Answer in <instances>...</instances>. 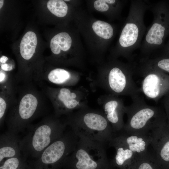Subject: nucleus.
<instances>
[{
    "instance_id": "nucleus-1",
    "label": "nucleus",
    "mask_w": 169,
    "mask_h": 169,
    "mask_svg": "<svg viewBox=\"0 0 169 169\" xmlns=\"http://www.w3.org/2000/svg\"><path fill=\"white\" fill-rule=\"evenodd\" d=\"M67 125L55 115L44 118L37 124L27 128L28 133L21 139L20 146L22 156L38 158L51 144L61 137Z\"/></svg>"
},
{
    "instance_id": "nucleus-2",
    "label": "nucleus",
    "mask_w": 169,
    "mask_h": 169,
    "mask_svg": "<svg viewBox=\"0 0 169 169\" xmlns=\"http://www.w3.org/2000/svg\"><path fill=\"white\" fill-rule=\"evenodd\" d=\"M149 8V5L145 1H131L128 15L119 39L118 51L129 63H133V53L141 46L146 30L144 16Z\"/></svg>"
},
{
    "instance_id": "nucleus-3",
    "label": "nucleus",
    "mask_w": 169,
    "mask_h": 169,
    "mask_svg": "<svg viewBox=\"0 0 169 169\" xmlns=\"http://www.w3.org/2000/svg\"><path fill=\"white\" fill-rule=\"evenodd\" d=\"M132 103L125 107L127 120L122 131L131 133H146L167 121L161 108L148 105L139 95L131 98Z\"/></svg>"
},
{
    "instance_id": "nucleus-4",
    "label": "nucleus",
    "mask_w": 169,
    "mask_h": 169,
    "mask_svg": "<svg viewBox=\"0 0 169 169\" xmlns=\"http://www.w3.org/2000/svg\"><path fill=\"white\" fill-rule=\"evenodd\" d=\"M66 121L79 138L106 145L115 134L105 116L98 112H81L75 116H70Z\"/></svg>"
},
{
    "instance_id": "nucleus-5",
    "label": "nucleus",
    "mask_w": 169,
    "mask_h": 169,
    "mask_svg": "<svg viewBox=\"0 0 169 169\" xmlns=\"http://www.w3.org/2000/svg\"><path fill=\"white\" fill-rule=\"evenodd\" d=\"M41 99L37 92L28 89L22 93L11 106L5 119L8 131L18 134L42 111Z\"/></svg>"
},
{
    "instance_id": "nucleus-6",
    "label": "nucleus",
    "mask_w": 169,
    "mask_h": 169,
    "mask_svg": "<svg viewBox=\"0 0 169 169\" xmlns=\"http://www.w3.org/2000/svg\"><path fill=\"white\" fill-rule=\"evenodd\" d=\"M106 145L79 138L75 150L66 158L63 166L68 169H110Z\"/></svg>"
},
{
    "instance_id": "nucleus-7",
    "label": "nucleus",
    "mask_w": 169,
    "mask_h": 169,
    "mask_svg": "<svg viewBox=\"0 0 169 169\" xmlns=\"http://www.w3.org/2000/svg\"><path fill=\"white\" fill-rule=\"evenodd\" d=\"M79 138L71 130L48 146L33 163L32 169H59L75 150Z\"/></svg>"
},
{
    "instance_id": "nucleus-8",
    "label": "nucleus",
    "mask_w": 169,
    "mask_h": 169,
    "mask_svg": "<svg viewBox=\"0 0 169 169\" xmlns=\"http://www.w3.org/2000/svg\"><path fill=\"white\" fill-rule=\"evenodd\" d=\"M161 4L149 5L153 13L152 23L147 29L140 47V62L146 61L162 44L166 32L165 13Z\"/></svg>"
},
{
    "instance_id": "nucleus-9",
    "label": "nucleus",
    "mask_w": 169,
    "mask_h": 169,
    "mask_svg": "<svg viewBox=\"0 0 169 169\" xmlns=\"http://www.w3.org/2000/svg\"><path fill=\"white\" fill-rule=\"evenodd\" d=\"M135 73L143 78L140 89L148 99L157 102L169 92V75L144 62L136 66Z\"/></svg>"
},
{
    "instance_id": "nucleus-10",
    "label": "nucleus",
    "mask_w": 169,
    "mask_h": 169,
    "mask_svg": "<svg viewBox=\"0 0 169 169\" xmlns=\"http://www.w3.org/2000/svg\"><path fill=\"white\" fill-rule=\"evenodd\" d=\"M111 66L108 74L110 90L116 95L129 96L131 98L139 95L140 89L133 79L136 66L133 63H116Z\"/></svg>"
},
{
    "instance_id": "nucleus-11",
    "label": "nucleus",
    "mask_w": 169,
    "mask_h": 169,
    "mask_svg": "<svg viewBox=\"0 0 169 169\" xmlns=\"http://www.w3.org/2000/svg\"><path fill=\"white\" fill-rule=\"evenodd\" d=\"M45 92L53 104L55 115L57 117L69 114L79 105L76 94L69 88L55 89L47 86L45 88Z\"/></svg>"
},
{
    "instance_id": "nucleus-12",
    "label": "nucleus",
    "mask_w": 169,
    "mask_h": 169,
    "mask_svg": "<svg viewBox=\"0 0 169 169\" xmlns=\"http://www.w3.org/2000/svg\"><path fill=\"white\" fill-rule=\"evenodd\" d=\"M151 134V145L156 157L166 169H169V126L167 121L153 129Z\"/></svg>"
},
{
    "instance_id": "nucleus-13",
    "label": "nucleus",
    "mask_w": 169,
    "mask_h": 169,
    "mask_svg": "<svg viewBox=\"0 0 169 169\" xmlns=\"http://www.w3.org/2000/svg\"><path fill=\"white\" fill-rule=\"evenodd\" d=\"M113 136L139 156L147 152V147L152 141L151 132L131 133L122 131L115 133Z\"/></svg>"
},
{
    "instance_id": "nucleus-14",
    "label": "nucleus",
    "mask_w": 169,
    "mask_h": 169,
    "mask_svg": "<svg viewBox=\"0 0 169 169\" xmlns=\"http://www.w3.org/2000/svg\"><path fill=\"white\" fill-rule=\"evenodd\" d=\"M108 145L115 149L116 153L112 161L115 166L119 169H136L139 156L114 136Z\"/></svg>"
},
{
    "instance_id": "nucleus-15",
    "label": "nucleus",
    "mask_w": 169,
    "mask_h": 169,
    "mask_svg": "<svg viewBox=\"0 0 169 169\" xmlns=\"http://www.w3.org/2000/svg\"><path fill=\"white\" fill-rule=\"evenodd\" d=\"M105 103L104 111L105 116L111 124L114 133L122 131L125 125L123 115L125 113V106L122 101L114 97H111Z\"/></svg>"
},
{
    "instance_id": "nucleus-16",
    "label": "nucleus",
    "mask_w": 169,
    "mask_h": 169,
    "mask_svg": "<svg viewBox=\"0 0 169 169\" xmlns=\"http://www.w3.org/2000/svg\"><path fill=\"white\" fill-rule=\"evenodd\" d=\"M20 140L18 134L8 131L1 135L0 164L8 159L22 156L20 146Z\"/></svg>"
},
{
    "instance_id": "nucleus-17",
    "label": "nucleus",
    "mask_w": 169,
    "mask_h": 169,
    "mask_svg": "<svg viewBox=\"0 0 169 169\" xmlns=\"http://www.w3.org/2000/svg\"><path fill=\"white\" fill-rule=\"evenodd\" d=\"M37 43L35 33L32 31L26 33L21 41L20 47L21 57L25 60H29L33 56Z\"/></svg>"
},
{
    "instance_id": "nucleus-18",
    "label": "nucleus",
    "mask_w": 169,
    "mask_h": 169,
    "mask_svg": "<svg viewBox=\"0 0 169 169\" xmlns=\"http://www.w3.org/2000/svg\"><path fill=\"white\" fill-rule=\"evenodd\" d=\"M71 78L70 72L63 69H54L48 73L42 74L38 81H46L56 84H64L69 82Z\"/></svg>"
},
{
    "instance_id": "nucleus-19",
    "label": "nucleus",
    "mask_w": 169,
    "mask_h": 169,
    "mask_svg": "<svg viewBox=\"0 0 169 169\" xmlns=\"http://www.w3.org/2000/svg\"><path fill=\"white\" fill-rule=\"evenodd\" d=\"M72 39L67 33L63 32L55 35L51 39L50 47L52 52L54 54H58L61 50L66 51L71 47Z\"/></svg>"
},
{
    "instance_id": "nucleus-20",
    "label": "nucleus",
    "mask_w": 169,
    "mask_h": 169,
    "mask_svg": "<svg viewBox=\"0 0 169 169\" xmlns=\"http://www.w3.org/2000/svg\"><path fill=\"white\" fill-rule=\"evenodd\" d=\"M135 169H166L161 164L155 154L147 151L139 156Z\"/></svg>"
},
{
    "instance_id": "nucleus-21",
    "label": "nucleus",
    "mask_w": 169,
    "mask_h": 169,
    "mask_svg": "<svg viewBox=\"0 0 169 169\" xmlns=\"http://www.w3.org/2000/svg\"><path fill=\"white\" fill-rule=\"evenodd\" d=\"M15 94H10L0 90V124L3 125L5 120L7 113L16 99Z\"/></svg>"
},
{
    "instance_id": "nucleus-22",
    "label": "nucleus",
    "mask_w": 169,
    "mask_h": 169,
    "mask_svg": "<svg viewBox=\"0 0 169 169\" xmlns=\"http://www.w3.org/2000/svg\"><path fill=\"white\" fill-rule=\"evenodd\" d=\"M92 28L98 36L105 39H111L114 34V30L113 26L105 21H96L93 24Z\"/></svg>"
},
{
    "instance_id": "nucleus-23",
    "label": "nucleus",
    "mask_w": 169,
    "mask_h": 169,
    "mask_svg": "<svg viewBox=\"0 0 169 169\" xmlns=\"http://www.w3.org/2000/svg\"><path fill=\"white\" fill-rule=\"evenodd\" d=\"M47 7L53 14L59 17H63L67 14L68 7L64 1L50 0L47 3Z\"/></svg>"
},
{
    "instance_id": "nucleus-24",
    "label": "nucleus",
    "mask_w": 169,
    "mask_h": 169,
    "mask_svg": "<svg viewBox=\"0 0 169 169\" xmlns=\"http://www.w3.org/2000/svg\"><path fill=\"white\" fill-rule=\"evenodd\" d=\"M23 156L8 159L0 164V169H28Z\"/></svg>"
},
{
    "instance_id": "nucleus-25",
    "label": "nucleus",
    "mask_w": 169,
    "mask_h": 169,
    "mask_svg": "<svg viewBox=\"0 0 169 169\" xmlns=\"http://www.w3.org/2000/svg\"><path fill=\"white\" fill-rule=\"evenodd\" d=\"M141 62H144L166 74H169V57H155Z\"/></svg>"
},
{
    "instance_id": "nucleus-26",
    "label": "nucleus",
    "mask_w": 169,
    "mask_h": 169,
    "mask_svg": "<svg viewBox=\"0 0 169 169\" xmlns=\"http://www.w3.org/2000/svg\"><path fill=\"white\" fill-rule=\"evenodd\" d=\"M162 103L166 116L167 123L169 126V92L163 97Z\"/></svg>"
},
{
    "instance_id": "nucleus-27",
    "label": "nucleus",
    "mask_w": 169,
    "mask_h": 169,
    "mask_svg": "<svg viewBox=\"0 0 169 169\" xmlns=\"http://www.w3.org/2000/svg\"><path fill=\"white\" fill-rule=\"evenodd\" d=\"M6 63L4 64H1L0 69L7 72L11 71L13 68V65L11 64Z\"/></svg>"
},
{
    "instance_id": "nucleus-28",
    "label": "nucleus",
    "mask_w": 169,
    "mask_h": 169,
    "mask_svg": "<svg viewBox=\"0 0 169 169\" xmlns=\"http://www.w3.org/2000/svg\"><path fill=\"white\" fill-rule=\"evenodd\" d=\"M8 59L7 57L5 56H3L0 58V64L6 63Z\"/></svg>"
},
{
    "instance_id": "nucleus-29",
    "label": "nucleus",
    "mask_w": 169,
    "mask_h": 169,
    "mask_svg": "<svg viewBox=\"0 0 169 169\" xmlns=\"http://www.w3.org/2000/svg\"><path fill=\"white\" fill-rule=\"evenodd\" d=\"M4 1L3 0H0V8H1L3 6Z\"/></svg>"
},
{
    "instance_id": "nucleus-30",
    "label": "nucleus",
    "mask_w": 169,
    "mask_h": 169,
    "mask_svg": "<svg viewBox=\"0 0 169 169\" xmlns=\"http://www.w3.org/2000/svg\"><path fill=\"white\" fill-rule=\"evenodd\" d=\"M69 0H64V1H69Z\"/></svg>"
}]
</instances>
